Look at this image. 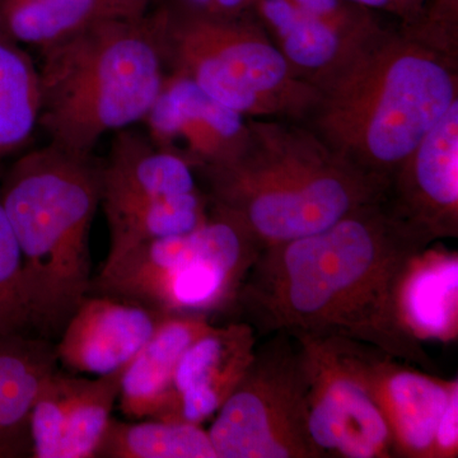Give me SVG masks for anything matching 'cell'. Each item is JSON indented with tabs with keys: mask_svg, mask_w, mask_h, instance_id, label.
<instances>
[{
	"mask_svg": "<svg viewBox=\"0 0 458 458\" xmlns=\"http://www.w3.org/2000/svg\"><path fill=\"white\" fill-rule=\"evenodd\" d=\"M433 243L386 199L376 201L316 233L264 247L233 304L261 335L352 340L432 373L400 300L410 265Z\"/></svg>",
	"mask_w": 458,
	"mask_h": 458,
	"instance_id": "1",
	"label": "cell"
},
{
	"mask_svg": "<svg viewBox=\"0 0 458 458\" xmlns=\"http://www.w3.org/2000/svg\"><path fill=\"white\" fill-rule=\"evenodd\" d=\"M316 89L318 101L303 123L388 190L403 162L458 101V60L382 29Z\"/></svg>",
	"mask_w": 458,
	"mask_h": 458,
	"instance_id": "2",
	"label": "cell"
},
{
	"mask_svg": "<svg viewBox=\"0 0 458 458\" xmlns=\"http://www.w3.org/2000/svg\"><path fill=\"white\" fill-rule=\"evenodd\" d=\"M236 156L194 170L210 209L264 247L316 233L385 200L387 189L337 156L300 122L251 119Z\"/></svg>",
	"mask_w": 458,
	"mask_h": 458,
	"instance_id": "3",
	"label": "cell"
},
{
	"mask_svg": "<svg viewBox=\"0 0 458 458\" xmlns=\"http://www.w3.org/2000/svg\"><path fill=\"white\" fill-rule=\"evenodd\" d=\"M0 194L22 255L32 331L59 336L92 288L89 232L101 205V161L49 143L12 165Z\"/></svg>",
	"mask_w": 458,
	"mask_h": 458,
	"instance_id": "4",
	"label": "cell"
},
{
	"mask_svg": "<svg viewBox=\"0 0 458 458\" xmlns=\"http://www.w3.org/2000/svg\"><path fill=\"white\" fill-rule=\"evenodd\" d=\"M40 53L38 125L80 155L143 122L167 74L153 14L101 21Z\"/></svg>",
	"mask_w": 458,
	"mask_h": 458,
	"instance_id": "5",
	"label": "cell"
},
{
	"mask_svg": "<svg viewBox=\"0 0 458 458\" xmlns=\"http://www.w3.org/2000/svg\"><path fill=\"white\" fill-rule=\"evenodd\" d=\"M165 69L251 119L303 123L318 89L300 80L256 20L179 8L153 13Z\"/></svg>",
	"mask_w": 458,
	"mask_h": 458,
	"instance_id": "6",
	"label": "cell"
},
{
	"mask_svg": "<svg viewBox=\"0 0 458 458\" xmlns=\"http://www.w3.org/2000/svg\"><path fill=\"white\" fill-rule=\"evenodd\" d=\"M260 251L245 229L210 209L207 222L189 233L148 241L106 259L90 292L165 315L207 316L233 304Z\"/></svg>",
	"mask_w": 458,
	"mask_h": 458,
	"instance_id": "7",
	"label": "cell"
},
{
	"mask_svg": "<svg viewBox=\"0 0 458 458\" xmlns=\"http://www.w3.org/2000/svg\"><path fill=\"white\" fill-rule=\"evenodd\" d=\"M216 458H318L307 428L302 349L286 333L254 358L210 427Z\"/></svg>",
	"mask_w": 458,
	"mask_h": 458,
	"instance_id": "8",
	"label": "cell"
},
{
	"mask_svg": "<svg viewBox=\"0 0 458 458\" xmlns=\"http://www.w3.org/2000/svg\"><path fill=\"white\" fill-rule=\"evenodd\" d=\"M294 339L302 349L307 428L318 458L396 457L387 423L336 337Z\"/></svg>",
	"mask_w": 458,
	"mask_h": 458,
	"instance_id": "9",
	"label": "cell"
},
{
	"mask_svg": "<svg viewBox=\"0 0 458 458\" xmlns=\"http://www.w3.org/2000/svg\"><path fill=\"white\" fill-rule=\"evenodd\" d=\"M336 339L349 369L385 418L396 457L430 458L437 426L457 378L445 381L373 346Z\"/></svg>",
	"mask_w": 458,
	"mask_h": 458,
	"instance_id": "10",
	"label": "cell"
},
{
	"mask_svg": "<svg viewBox=\"0 0 458 458\" xmlns=\"http://www.w3.org/2000/svg\"><path fill=\"white\" fill-rule=\"evenodd\" d=\"M143 123L157 146L180 157L192 170L227 161L249 137L247 117L170 72Z\"/></svg>",
	"mask_w": 458,
	"mask_h": 458,
	"instance_id": "11",
	"label": "cell"
},
{
	"mask_svg": "<svg viewBox=\"0 0 458 458\" xmlns=\"http://www.w3.org/2000/svg\"><path fill=\"white\" fill-rule=\"evenodd\" d=\"M386 203L434 242L458 237V101L400 165Z\"/></svg>",
	"mask_w": 458,
	"mask_h": 458,
	"instance_id": "12",
	"label": "cell"
},
{
	"mask_svg": "<svg viewBox=\"0 0 458 458\" xmlns=\"http://www.w3.org/2000/svg\"><path fill=\"white\" fill-rule=\"evenodd\" d=\"M165 316L143 304L89 294L59 335L57 361L72 373L96 377L123 370Z\"/></svg>",
	"mask_w": 458,
	"mask_h": 458,
	"instance_id": "13",
	"label": "cell"
},
{
	"mask_svg": "<svg viewBox=\"0 0 458 458\" xmlns=\"http://www.w3.org/2000/svg\"><path fill=\"white\" fill-rule=\"evenodd\" d=\"M256 331L245 321L213 327L181 355L170 399L157 420L203 423L216 414L249 369Z\"/></svg>",
	"mask_w": 458,
	"mask_h": 458,
	"instance_id": "14",
	"label": "cell"
},
{
	"mask_svg": "<svg viewBox=\"0 0 458 458\" xmlns=\"http://www.w3.org/2000/svg\"><path fill=\"white\" fill-rule=\"evenodd\" d=\"M55 346L29 334H0V458L32 457L30 417L57 369Z\"/></svg>",
	"mask_w": 458,
	"mask_h": 458,
	"instance_id": "15",
	"label": "cell"
},
{
	"mask_svg": "<svg viewBox=\"0 0 458 458\" xmlns=\"http://www.w3.org/2000/svg\"><path fill=\"white\" fill-rule=\"evenodd\" d=\"M213 327L205 315H168L123 369L119 406L125 417L159 419L181 355Z\"/></svg>",
	"mask_w": 458,
	"mask_h": 458,
	"instance_id": "16",
	"label": "cell"
},
{
	"mask_svg": "<svg viewBox=\"0 0 458 458\" xmlns=\"http://www.w3.org/2000/svg\"><path fill=\"white\" fill-rule=\"evenodd\" d=\"M101 172L102 199H164L200 190L183 159L131 126L116 131Z\"/></svg>",
	"mask_w": 458,
	"mask_h": 458,
	"instance_id": "17",
	"label": "cell"
},
{
	"mask_svg": "<svg viewBox=\"0 0 458 458\" xmlns=\"http://www.w3.org/2000/svg\"><path fill=\"white\" fill-rule=\"evenodd\" d=\"M252 7L255 20L293 73L315 87L335 73L369 40L344 38L325 23L307 16L289 0H254Z\"/></svg>",
	"mask_w": 458,
	"mask_h": 458,
	"instance_id": "18",
	"label": "cell"
},
{
	"mask_svg": "<svg viewBox=\"0 0 458 458\" xmlns=\"http://www.w3.org/2000/svg\"><path fill=\"white\" fill-rule=\"evenodd\" d=\"M146 13L129 0H0V29L21 47L42 51L101 21Z\"/></svg>",
	"mask_w": 458,
	"mask_h": 458,
	"instance_id": "19",
	"label": "cell"
},
{
	"mask_svg": "<svg viewBox=\"0 0 458 458\" xmlns=\"http://www.w3.org/2000/svg\"><path fill=\"white\" fill-rule=\"evenodd\" d=\"M401 310L411 333L423 340L452 342L458 333V255L428 249L410 265L401 289Z\"/></svg>",
	"mask_w": 458,
	"mask_h": 458,
	"instance_id": "20",
	"label": "cell"
},
{
	"mask_svg": "<svg viewBox=\"0 0 458 458\" xmlns=\"http://www.w3.org/2000/svg\"><path fill=\"white\" fill-rule=\"evenodd\" d=\"M110 229L106 259L131 247L177 234L189 233L209 218L208 199L200 190L164 199H102Z\"/></svg>",
	"mask_w": 458,
	"mask_h": 458,
	"instance_id": "21",
	"label": "cell"
},
{
	"mask_svg": "<svg viewBox=\"0 0 458 458\" xmlns=\"http://www.w3.org/2000/svg\"><path fill=\"white\" fill-rule=\"evenodd\" d=\"M95 458H216L209 434L198 424L111 418Z\"/></svg>",
	"mask_w": 458,
	"mask_h": 458,
	"instance_id": "22",
	"label": "cell"
},
{
	"mask_svg": "<svg viewBox=\"0 0 458 458\" xmlns=\"http://www.w3.org/2000/svg\"><path fill=\"white\" fill-rule=\"evenodd\" d=\"M38 68L0 29V158L21 149L40 117Z\"/></svg>",
	"mask_w": 458,
	"mask_h": 458,
	"instance_id": "23",
	"label": "cell"
},
{
	"mask_svg": "<svg viewBox=\"0 0 458 458\" xmlns=\"http://www.w3.org/2000/svg\"><path fill=\"white\" fill-rule=\"evenodd\" d=\"M122 373L84 379L66 421L59 458H95L119 399Z\"/></svg>",
	"mask_w": 458,
	"mask_h": 458,
	"instance_id": "24",
	"label": "cell"
},
{
	"mask_svg": "<svg viewBox=\"0 0 458 458\" xmlns=\"http://www.w3.org/2000/svg\"><path fill=\"white\" fill-rule=\"evenodd\" d=\"M84 379L56 369L45 381L30 417L33 458H59L66 421Z\"/></svg>",
	"mask_w": 458,
	"mask_h": 458,
	"instance_id": "25",
	"label": "cell"
},
{
	"mask_svg": "<svg viewBox=\"0 0 458 458\" xmlns=\"http://www.w3.org/2000/svg\"><path fill=\"white\" fill-rule=\"evenodd\" d=\"M31 330L22 255L0 194V334H29Z\"/></svg>",
	"mask_w": 458,
	"mask_h": 458,
	"instance_id": "26",
	"label": "cell"
},
{
	"mask_svg": "<svg viewBox=\"0 0 458 458\" xmlns=\"http://www.w3.org/2000/svg\"><path fill=\"white\" fill-rule=\"evenodd\" d=\"M307 16L340 33L344 38L364 41L381 31L370 16L369 8L352 0H289Z\"/></svg>",
	"mask_w": 458,
	"mask_h": 458,
	"instance_id": "27",
	"label": "cell"
},
{
	"mask_svg": "<svg viewBox=\"0 0 458 458\" xmlns=\"http://www.w3.org/2000/svg\"><path fill=\"white\" fill-rule=\"evenodd\" d=\"M401 32L458 60L457 0H437L427 14L419 13L414 20L403 23Z\"/></svg>",
	"mask_w": 458,
	"mask_h": 458,
	"instance_id": "28",
	"label": "cell"
},
{
	"mask_svg": "<svg viewBox=\"0 0 458 458\" xmlns=\"http://www.w3.org/2000/svg\"><path fill=\"white\" fill-rule=\"evenodd\" d=\"M458 456V385L452 390L443 410L430 458H456Z\"/></svg>",
	"mask_w": 458,
	"mask_h": 458,
	"instance_id": "29",
	"label": "cell"
},
{
	"mask_svg": "<svg viewBox=\"0 0 458 458\" xmlns=\"http://www.w3.org/2000/svg\"><path fill=\"white\" fill-rule=\"evenodd\" d=\"M254 0H182L183 11L212 17H238L252 7Z\"/></svg>",
	"mask_w": 458,
	"mask_h": 458,
	"instance_id": "30",
	"label": "cell"
},
{
	"mask_svg": "<svg viewBox=\"0 0 458 458\" xmlns=\"http://www.w3.org/2000/svg\"><path fill=\"white\" fill-rule=\"evenodd\" d=\"M394 4H396L397 13L403 18V23L410 22L417 16L415 0H394Z\"/></svg>",
	"mask_w": 458,
	"mask_h": 458,
	"instance_id": "31",
	"label": "cell"
},
{
	"mask_svg": "<svg viewBox=\"0 0 458 458\" xmlns=\"http://www.w3.org/2000/svg\"><path fill=\"white\" fill-rule=\"evenodd\" d=\"M352 2L358 3V4L369 9H388V11L396 12L397 13L394 0H352Z\"/></svg>",
	"mask_w": 458,
	"mask_h": 458,
	"instance_id": "32",
	"label": "cell"
},
{
	"mask_svg": "<svg viewBox=\"0 0 458 458\" xmlns=\"http://www.w3.org/2000/svg\"><path fill=\"white\" fill-rule=\"evenodd\" d=\"M129 2L135 3V4L141 5V7L148 8L150 0H129Z\"/></svg>",
	"mask_w": 458,
	"mask_h": 458,
	"instance_id": "33",
	"label": "cell"
}]
</instances>
